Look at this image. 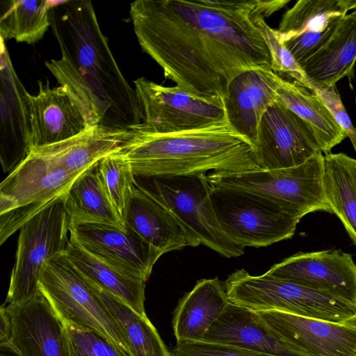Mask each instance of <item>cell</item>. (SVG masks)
Instances as JSON below:
<instances>
[{
    "label": "cell",
    "instance_id": "cell-10",
    "mask_svg": "<svg viewBox=\"0 0 356 356\" xmlns=\"http://www.w3.org/2000/svg\"><path fill=\"white\" fill-rule=\"evenodd\" d=\"M211 199L222 230L244 248L265 247L290 238L301 219L275 202L244 191L211 186Z\"/></svg>",
    "mask_w": 356,
    "mask_h": 356
},
{
    "label": "cell",
    "instance_id": "cell-11",
    "mask_svg": "<svg viewBox=\"0 0 356 356\" xmlns=\"http://www.w3.org/2000/svg\"><path fill=\"white\" fill-rule=\"evenodd\" d=\"M142 125L158 133L200 129L227 121L223 99L196 96L178 86L168 87L145 77L134 81Z\"/></svg>",
    "mask_w": 356,
    "mask_h": 356
},
{
    "label": "cell",
    "instance_id": "cell-5",
    "mask_svg": "<svg viewBox=\"0 0 356 356\" xmlns=\"http://www.w3.org/2000/svg\"><path fill=\"white\" fill-rule=\"evenodd\" d=\"M143 178L138 184L170 213L194 247L204 245L227 258L244 253L218 222L207 174Z\"/></svg>",
    "mask_w": 356,
    "mask_h": 356
},
{
    "label": "cell",
    "instance_id": "cell-21",
    "mask_svg": "<svg viewBox=\"0 0 356 356\" xmlns=\"http://www.w3.org/2000/svg\"><path fill=\"white\" fill-rule=\"evenodd\" d=\"M124 223L163 254L194 245L170 213L136 183Z\"/></svg>",
    "mask_w": 356,
    "mask_h": 356
},
{
    "label": "cell",
    "instance_id": "cell-24",
    "mask_svg": "<svg viewBox=\"0 0 356 356\" xmlns=\"http://www.w3.org/2000/svg\"><path fill=\"white\" fill-rule=\"evenodd\" d=\"M129 131L92 127L70 139L31 150L69 171L82 173L105 156L120 151Z\"/></svg>",
    "mask_w": 356,
    "mask_h": 356
},
{
    "label": "cell",
    "instance_id": "cell-33",
    "mask_svg": "<svg viewBox=\"0 0 356 356\" xmlns=\"http://www.w3.org/2000/svg\"><path fill=\"white\" fill-rule=\"evenodd\" d=\"M259 26L269 50L273 70L282 79L290 77L312 89L308 77L285 46L280 31L268 26L265 19L260 22Z\"/></svg>",
    "mask_w": 356,
    "mask_h": 356
},
{
    "label": "cell",
    "instance_id": "cell-22",
    "mask_svg": "<svg viewBox=\"0 0 356 356\" xmlns=\"http://www.w3.org/2000/svg\"><path fill=\"white\" fill-rule=\"evenodd\" d=\"M229 302L218 278L199 280L174 311L172 325L177 342L202 341Z\"/></svg>",
    "mask_w": 356,
    "mask_h": 356
},
{
    "label": "cell",
    "instance_id": "cell-31",
    "mask_svg": "<svg viewBox=\"0 0 356 356\" xmlns=\"http://www.w3.org/2000/svg\"><path fill=\"white\" fill-rule=\"evenodd\" d=\"M356 9V0H300L282 16L277 29L283 37L322 32Z\"/></svg>",
    "mask_w": 356,
    "mask_h": 356
},
{
    "label": "cell",
    "instance_id": "cell-26",
    "mask_svg": "<svg viewBox=\"0 0 356 356\" xmlns=\"http://www.w3.org/2000/svg\"><path fill=\"white\" fill-rule=\"evenodd\" d=\"M65 254L81 274L141 315L145 310V282L129 276L86 251L71 236Z\"/></svg>",
    "mask_w": 356,
    "mask_h": 356
},
{
    "label": "cell",
    "instance_id": "cell-7",
    "mask_svg": "<svg viewBox=\"0 0 356 356\" xmlns=\"http://www.w3.org/2000/svg\"><path fill=\"white\" fill-rule=\"evenodd\" d=\"M82 173L69 171L31 150L0 185V244L64 197Z\"/></svg>",
    "mask_w": 356,
    "mask_h": 356
},
{
    "label": "cell",
    "instance_id": "cell-37",
    "mask_svg": "<svg viewBox=\"0 0 356 356\" xmlns=\"http://www.w3.org/2000/svg\"><path fill=\"white\" fill-rule=\"evenodd\" d=\"M310 84L312 88L319 96L336 122L344 130L347 137L353 143L355 139V127L350 120L334 86H322L311 81Z\"/></svg>",
    "mask_w": 356,
    "mask_h": 356
},
{
    "label": "cell",
    "instance_id": "cell-35",
    "mask_svg": "<svg viewBox=\"0 0 356 356\" xmlns=\"http://www.w3.org/2000/svg\"><path fill=\"white\" fill-rule=\"evenodd\" d=\"M170 352L172 356H273L204 341L177 342Z\"/></svg>",
    "mask_w": 356,
    "mask_h": 356
},
{
    "label": "cell",
    "instance_id": "cell-18",
    "mask_svg": "<svg viewBox=\"0 0 356 356\" xmlns=\"http://www.w3.org/2000/svg\"><path fill=\"white\" fill-rule=\"evenodd\" d=\"M281 78L266 64L240 73L228 86L223 100L227 121L254 147L260 121L276 102Z\"/></svg>",
    "mask_w": 356,
    "mask_h": 356
},
{
    "label": "cell",
    "instance_id": "cell-3",
    "mask_svg": "<svg viewBox=\"0 0 356 356\" xmlns=\"http://www.w3.org/2000/svg\"><path fill=\"white\" fill-rule=\"evenodd\" d=\"M121 152L136 177H164L261 168L255 147L227 121L205 128L158 133L142 124L130 130Z\"/></svg>",
    "mask_w": 356,
    "mask_h": 356
},
{
    "label": "cell",
    "instance_id": "cell-34",
    "mask_svg": "<svg viewBox=\"0 0 356 356\" xmlns=\"http://www.w3.org/2000/svg\"><path fill=\"white\" fill-rule=\"evenodd\" d=\"M61 319L67 356H124L99 333Z\"/></svg>",
    "mask_w": 356,
    "mask_h": 356
},
{
    "label": "cell",
    "instance_id": "cell-1",
    "mask_svg": "<svg viewBox=\"0 0 356 356\" xmlns=\"http://www.w3.org/2000/svg\"><path fill=\"white\" fill-rule=\"evenodd\" d=\"M289 0H137L130 17L142 49L186 91L225 99L231 81L270 64L260 22Z\"/></svg>",
    "mask_w": 356,
    "mask_h": 356
},
{
    "label": "cell",
    "instance_id": "cell-39",
    "mask_svg": "<svg viewBox=\"0 0 356 356\" xmlns=\"http://www.w3.org/2000/svg\"><path fill=\"white\" fill-rule=\"evenodd\" d=\"M0 356H21L7 342L0 343Z\"/></svg>",
    "mask_w": 356,
    "mask_h": 356
},
{
    "label": "cell",
    "instance_id": "cell-12",
    "mask_svg": "<svg viewBox=\"0 0 356 356\" xmlns=\"http://www.w3.org/2000/svg\"><path fill=\"white\" fill-rule=\"evenodd\" d=\"M255 149L259 165L265 170L298 166L322 152L312 127L277 101L261 118Z\"/></svg>",
    "mask_w": 356,
    "mask_h": 356
},
{
    "label": "cell",
    "instance_id": "cell-40",
    "mask_svg": "<svg viewBox=\"0 0 356 356\" xmlns=\"http://www.w3.org/2000/svg\"><path fill=\"white\" fill-rule=\"evenodd\" d=\"M352 145H353L355 152L356 153V126L355 127V139H354L353 142L352 143Z\"/></svg>",
    "mask_w": 356,
    "mask_h": 356
},
{
    "label": "cell",
    "instance_id": "cell-20",
    "mask_svg": "<svg viewBox=\"0 0 356 356\" xmlns=\"http://www.w3.org/2000/svg\"><path fill=\"white\" fill-rule=\"evenodd\" d=\"M202 341L273 356H307L282 339L255 311L231 302Z\"/></svg>",
    "mask_w": 356,
    "mask_h": 356
},
{
    "label": "cell",
    "instance_id": "cell-28",
    "mask_svg": "<svg viewBox=\"0 0 356 356\" xmlns=\"http://www.w3.org/2000/svg\"><path fill=\"white\" fill-rule=\"evenodd\" d=\"M97 163L74 181L64 197L70 222H98L126 227L102 185Z\"/></svg>",
    "mask_w": 356,
    "mask_h": 356
},
{
    "label": "cell",
    "instance_id": "cell-4",
    "mask_svg": "<svg viewBox=\"0 0 356 356\" xmlns=\"http://www.w3.org/2000/svg\"><path fill=\"white\" fill-rule=\"evenodd\" d=\"M229 301L249 309L275 310L303 317L356 323V305L328 292L265 273L251 275L244 269L223 283Z\"/></svg>",
    "mask_w": 356,
    "mask_h": 356
},
{
    "label": "cell",
    "instance_id": "cell-8",
    "mask_svg": "<svg viewBox=\"0 0 356 356\" xmlns=\"http://www.w3.org/2000/svg\"><path fill=\"white\" fill-rule=\"evenodd\" d=\"M39 289L63 320L99 333L124 356H134L121 326L65 253L48 261Z\"/></svg>",
    "mask_w": 356,
    "mask_h": 356
},
{
    "label": "cell",
    "instance_id": "cell-6",
    "mask_svg": "<svg viewBox=\"0 0 356 356\" xmlns=\"http://www.w3.org/2000/svg\"><path fill=\"white\" fill-rule=\"evenodd\" d=\"M323 165L324 156L319 152L304 163L292 168L213 172L207 175V178L212 186L256 194L302 218L314 211L332 213L324 194Z\"/></svg>",
    "mask_w": 356,
    "mask_h": 356
},
{
    "label": "cell",
    "instance_id": "cell-36",
    "mask_svg": "<svg viewBox=\"0 0 356 356\" xmlns=\"http://www.w3.org/2000/svg\"><path fill=\"white\" fill-rule=\"evenodd\" d=\"M339 22V20L322 32L307 31L288 37L281 35L285 46L300 65L327 42Z\"/></svg>",
    "mask_w": 356,
    "mask_h": 356
},
{
    "label": "cell",
    "instance_id": "cell-15",
    "mask_svg": "<svg viewBox=\"0 0 356 356\" xmlns=\"http://www.w3.org/2000/svg\"><path fill=\"white\" fill-rule=\"evenodd\" d=\"M293 348L307 356H356V323H341L286 312H256Z\"/></svg>",
    "mask_w": 356,
    "mask_h": 356
},
{
    "label": "cell",
    "instance_id": "cell-32",
    "mask_svg": "<svg viewBox=\"0 0 356 356\" xmlns=\"http://www.w3.org/2000/svg\"><path fill=\"white\" fill-rule=\"evenodd\" d=\"M97 169L113 207L124 222V213L137 183L130 163L120 150L102 159Z\"/></svg>",
    "mask_w": 356,
    "mask_h": 356
},
{
    "label": "cell",
    "instance_id": "cell-38",
    "mask_svg": "<svg viewBox=\"0 0 356 356\" xmlns=\"http://www.w3.org/2000/svg\"><path fill=\"white\" fill-rule=\"evenodd\" d=\"M0 343H1L9 339L11 330L10 316L3 305H1L0 309Z\"/></svg>",
    "mask_w": 356,
    "mask_h": 356
},
{
    "label": "cell",
    "instance_id": "cell-29",
    "mask_svg": "<svg viewBox=\"0 0 356 356\" xmlns=\"http://www.w3.org/2000/svg\"><path fill=\"white\" fill-rule=\"evenodd\" d=\"M86 280L121 326L134 356H172L147 315L137 313L113 294Z\"/></svg>",
    "mask_w": 356,
    "mask_h": 356
},
{
    "label": "cell",
    "instance_id": "cell-30",
    "mask_svg": "<svg viewBox=\"0 0 356 356\" xmlns=\"http://www.w3.org/2000/svg\"><path fill=\"white\" fill-rule=\"evenodd\" d=\"M53 1H1L0 35L3 40L15 39L33 44L40 41L51 27Z\"/></svg>",
    "mask_w": 356,
    "mask_h": 356
},
{
    "label": "cell",
    "instance_id": "cell-2",
    "mask_svg": "<svg viewBox=\"0 0 356 356\" xmlns=\"http://www.w3.org/2000/svg\"><path fill=\"white\" fill-rule=\"evenodd\" d=\"M50 20L61 57L44 65L88 127L131 130L141 124L136 90L120 70L92 2L53 1Z\"/></svg>",
    "mask_w": 356,
    "mask_h": 356
},
{
    "label": "cell",
    "instance_id": "cell-16",
    "mask_svg": "<svg viewBox=\"0 0 356 356\" xmlns=\"http://www.w3.org/2000/svg\"><path fill=\"white\" fill-rule=\"evenodd\" d=\"M3 305L11 324L4 342L21 356H67L63 321L41 292L22 305Z\"/></svg>",
    "mask_w": 356,
    "mask_h": 356
},
{
    "label": "cell",
    "instance_id": "cell-17",
    "mask_svg": "<svg viewBox=\"0 0 356 356\" xmlns=\"http://www.w3.org/2000/svg\"><path fill=\"white\" fill-rule=\"evenodd\" d=\"M0 158L4 172L13 170L29 154L28 92L18 78L1 38Z\"/></svg>",
    "mask_w": 356,
    "mask_h": 356
},
{
    "label": "cell",
    "instance_id": "cell-23",
    "mask_svg": "<svg viewBox=\"0 0 356 356\" xmlns=\"http://www.w3.org/2000/svg\"><path fill=\"white\" fill-rule=\"evenodd\" d=\"M355 63L356 10L342 17L327 42L300 66L311 82L332 86L353 77Z\"/></svg>",
    "mask_w": 356,
    "mask_h": 356
},
{
    "label": "cell",
    "instance_id": "cell-13",
    "mask_svg": "<svg viewBox=\"0 0 356 356\" xmlns=\"http://www.w3.org/2000/svg\"><path fill=\"white\" fill-rule=\"evenodd\" d=\"M70 236L88 253L146 282L163 254L127 227L98 222H70Z\"/></svg>",
    "mask_w": 356,
    "mask_h": 356
},
{
    "label": "cell",
    "instance_id": "cell-27",
    "mask_svg": "<svg viewBox=\"0 0 356 356\" xmlns=\"http://www.w3.org/2000/svg\"><path fill=\"white\" fill-rule=\"evenodd\" d=\"M323 188L332 213L356 246V159L343 153L325 154Z\"/></svg>",
    "mask_w": 356,
    "mask_h": 356
},
{
    "label": "cell",
    "instance_id": "cell-25",
    "mask_svg": "<svg viewBox=\"0 0 356 356\" xmlns=\"http://www.w3.org/2000/svg\"><path fill=\"white\" fill-rule=\"evenodd\" d=\"M276 101L306 122L313 129L325 154L344 140L347 135L313 89L296 81L281 78Z\"/></svg>",
    "mask_w": 356,
    "mask_h": 356
},
{
    "label": "cell",
    "instance_id": "cell-19",
    "mask_svg": "<svg viewBox=\"0 0 356 356\" xmlns=\"http://www.w3.org/2000/svg\"><path fill=\"white\" fill-rule=\"evenodd\" d=\"M38 83V94L27 97L31 149L70 139L89 128L62 86L52 88L48 80Z\"/></svg>",
    "mask_w": 356,
    "mask_h": 356
},
{
    "label": "cell",
    "instance_id": "cell-9",
    "mask_svg": "<svg viewBox=\"0 0 356 356\" xmlns=\"http://www.w3.org/2000/svg\"><path fill=\"white\" fill-rule=\"evenodd\" d=\"M64 197L20 228L6 305H19L40 293L39 280L49 260L66 252L70 220Z\"/></svg>",
    "mask_w": 356,
    "mask_h": 356
},
{
    "label": "cell",
    "instance_id": "cell-14",
    "mask_svg": "<svg viewBox=\"0 0 356 356\" xmlns=\"http://www.w3.org/2000/svg\"><path fill=\"white\" fill-rule=\"evenodd\" d=\"M266 275L323 291L356 305V264L340 250L298 252Z\"/></svg>",
    "mask_w": 356,
    "mask_h": 356
}]
</instances>
